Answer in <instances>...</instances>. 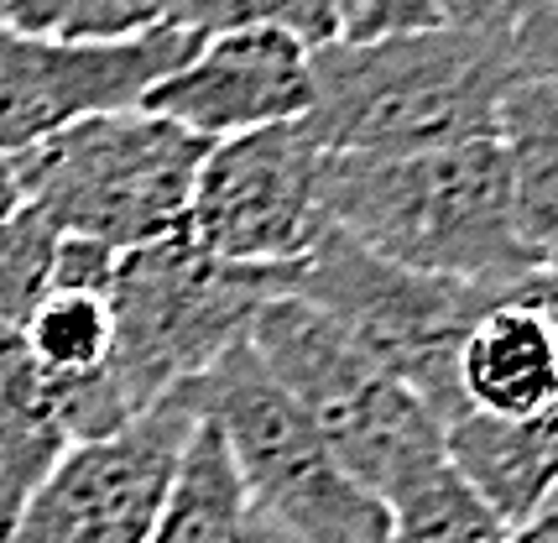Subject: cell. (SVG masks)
Returning a JSON list of instances; mask_svg holds the SVG:
<instances>
[{
    "label": "cell",
    "mask_w": 558,
    "mask_h": 543,
    "mask_svg": "<svg viewBox=\"0 0 558 543\" xmlns=\"http://www.w3.org/2000/svg\"><path fill=\"white\" fill-rule=\"evenodd\" d=\"M308 136L329 157L496 142L501 105L522 84L511 26H428L381 43H329L308 52Z\"/></svg>",
    "instance_id": "cell-1"
},
{
    "label": "cell",
    "mask_w": 558,
    "mask_h": 543,
    "mask_svg": "<svg viewBox=\"0 0 558 543\" xmlns=\"http://www.w3.org/2000/svg\"><path fill=\"white\" fill-rule=\"evenodd\" d=\"M324 215L417 277L507 288L537 267L517 236L501 136L402 157H324Z\"/></svg>",
    "instance_id": "cell-2"
},
{
    "label": "cell",
    "mask_w": 558,
    "mask_h": 543,
    "mask_svg": "<svg viewBox=\"0 0 558 543\" xmlns=\"http://www.w3.org/2000/svg\"><path fill=\"white\" fill-rule=\"evenodd\" d=\"M204 157L209 142L162 116H89L16 157L22 209H32L52 236L95 241L125 256L183 230Z\"/></svg>",
    "instance_id": "cell-3"
},
{
    "label": "cell",
    "mask_w": 558,
    "mask_h": 543,
    "mask_svg": "<svg viewBox=\"0 0 558 543\" xmlns=\"http://www.w3.org/2000/svg\"><path fill=\"white\" fill-rule=\"evenodd\" d=\"M198 419L215 423L256 518L298 543H387L391 518L340 466V455L292 402L251 340L189 382Z\"/></svg>",
    "instance_id": "cell-4"
},
{
    "label": "cell",
    "mask_w": 558,
    "mask_h": 543,
    "mask_svg": "<svg viewBox=\"0 0 558 543\" xmlns=\"http://www.w3.org/2000/svg\"><path fill=\"white\" fill-rule=\"evenodd\" d=\"M288 277L292 267L215 262L183 236L125 251L105 288L116 324L110 387L125 413H146L241 346L271 298H288Z\"/></svg>",
    "instance_id": "cell-5"
},
{
    "label": "cell",
    "mask_w": 558,
    "mask_h": 543,
    "mask_svg": "<svg viewBox=\"0 0 558 543\" xmlns=\"http://www.w3.org/2000/svg\"><path fill=\"white\" fill-rule=\"evenodd\" d=\"M245 340L381 507L391 492L449 460L434 413L303 298H271Z\"/></svg>",
    "instance_id": "cell-6"
},
{
    "label": "cell",
    "mask_w": 558,
    "mask_h": 543,
    "mask_svg": "<svg viewBox=\"0 0 558 543\" xmlns=\"http://www.w3.org/2000/svg\"><path fill=\"white\" fill-rule=\"evenodd\" d=\"M288 298L318 309L350 346H361L387 376H397L444 429L460 413L454 402L460 340L496 298V288L402 272L329 225V236L292 267Z\"/></svg>",
    "instance_id": "cell-7"
},
{
    "label": "cell",
    "mask_w": 558,
    "mask_h": 543,
    "mask_svg": "<svg viewBox=\"0 0 558 543\" xmlns=\"http://www.w3.org/2000/svg\"><path fill=\"white\" fill-rule=\"evenodd\" d=\"M324 157L303 121L219 142L194 178L178 236L215 262L298 267L329 236Z\"/></svg>",
    "instance_id": "cell-8"
},
{
    "label": "cell",
    "mask_w": 558,
    "mask_h": 543,
    "mask_svg": "<svg viewBox=\"0 0 558 543\" xmlns=\"http://www.w3.org/2000/svg\"><path fill=\"white\" fill-rule=\"evenodd\" d=\"M198 429L189 382L110 439L69 445L0 543H146Z\"/></svg>",
    "instance_id": "cell-9"
},
{
    "label": "cell",
    "mask_w": 558,
    "mask_h": 543,
    "mask_svg": "<svg viewBox=\"0 0 558 543\" xmlns=\"http://www.w3.org/2000/svg\"><path fill=\"white\" fill-rule=\"evenodd\" d=\"M198 43L172 22L121 43H58L0 22V157H22L89 116L142 110Z\"/></svg>",
    "instance_id": "cell-10"
},
{
    "label": "cell",
    "mask_w": 558,
    "mask_h": 543,
    "mask_svg": "<svg viewBox=\"0 0 558 543\" xmlns=\"http://www.w3.org/2000/svg\"><path fill=\"white\" fill-rule=\"evenodd\" d=\"M314 105L308 48L282 32H219L204 37L151 95L146 116L183 125L198 142H235L251 131L292 125Z\"/></svg>",
    "instance_id": "cell-11"
},
{
    "label": "cell",
    "mask_w": 558,
    "mask_h": 543,
    "mask_svg": "<svg viewBox=\"0 0 558 543\" xmlns=\"http://www.w3.org/2000/svg\"><path fill=\"white\" fill-rule=\"evenodd\" d=\"M454 419L486 423H533L558 402V335L517 282L496 288L464 329L454 355Z\"/></svg>",
    "instance_id": "cell-12"
},
{
    "label": "cell",
    "mask_w": 558,
    "mask_h": 543,
    "mask_svg": "<svg viewBox=\"0 0 558 543\" xmlns=\"http://www.w3.org/2000/svg\"><path fill=\"white\" fill-rule=\"evenodd\" d=\"M69 445L73 439L58 419L48 376L26 355L22 329H0V539L52 466L69 455Z\"/></svg>",
    "instance_id": "cell-13"
},
{
    "label": "cell",
    "mask_w": 558,
    "mask_h": 543,
    "mask_svg": "<svg viewBox=\"0 0 558 543\" xmlns=\"http://www.w3.org/2000/svg\"><path fill=\"white\" fill-rule=\"evenodd\" d=\"M146 543H271V528L256 518L215 423L198 419Z\"/></svg>",
    "instance_id": "cell-14"
},
{
    "label": "cell",
    "mask_w": 558,
    "mask_h": 543,
    "mask_svg": "<svg viewBox=\"0 0 558 543\" xmlns=\"http://www.w3.org/2000/svg\"><path fill=\"white\" fill-rule=\"evenodd\" d=\"M501 152L517 236L537 267L558 272V99L533 79H522L501 105Z\"/></svg>",
    "instance_id": "cell-15"
},
{
    "label": "cell",
    "mask_w": 558,
    "mask_h": 543,
    "mask_svg": "<svg viewBox=\"0 0 558 543\" xmlns=\"http://www.w3.org/2000/svg\"><path fill=\"white\" fill-rule=\"evenodd\" d=\"M26 355L48 382H95L110 376L116 355V324L105 293H73V288H48L37 309L22 324Z\"/></svg>",
    "instance_id": "cell-16"
},
{
    "label": "cell",
    "mask_w": 558,
    "mask_h": 543,
    "mask_svg": "<svg viewBox=\"0 0 558 543\" xmlns=\"http://www.w3.org/2000/svg\"><path fill=\"white\" fill-rule=\"evenodd\" d=\"M391 533L387 543H507V528L496 522L481 496L460 481V470L434 466L402 492L387 496Z\"/></svg>",
    "instance_id": "cell-17"
},
{
    "label": "cell",
    "mask_w": 558,
    "mask_h": 543,
    "mask_svg": "<svg viewBox=\"0 0 558 543\" xmlns=\"http://www.w3.org/2000/svg\"><path fill=\"white\" fill-rule=\"evenodd\" d=\"M162 22L183 26L194 37H219V32H282L308 52L335 43L329 5L324 0H168Z\"/></svg>",
    "instance_id": "cell-18"
},
{
    "label": "cell",
    "mask_w": 558,
    "mask_h": 543,
    "mask_svg": "<svg viewBox=\"0 0 558 543\" xmlns=\"http://www.w3.org/2000/svg\"><path fill=\"white\" fill-rule=\"evenodd\" d=\"M0 22L58 43H121L162 22V0H5Z\"/></svg>",
    "instance_id": "cell-19"
},
{
    "label": "cell",
    "mask_w": 558,
    "mask_h": 543,
    "mask_svg": "<svg viewBox=\"0 0 558 543\" xmlns=\"http://www.w3.org/2000/svg\"><path fill=\"white\" fill-rule=\"evenodd\" d=\"M52 241L58 236L32 209H16L0 225V329H22L37 298L48 293Z\"/></svg>",
    "instance_id": "cell-20"
},
{
    "label": "cell",
    "mask_w": 558,
    "mask_h": 543,
    "mask_svg": "<svg viewBox=\"0 0 558 543\" xmlns=\"http://www.w3.org/2000/svg\"><path fill=\"white\" fill-rule=\"evenodd\" d=\"M335 43H381V37H408L444 26L434 0H324Z\"/></svg>",
    "instance_id": "cell-21"
},
{
    "label": "cell",
    "mask_w": 558,
    "mask_h": 543,
    "mask_svg": "<svg viewBox=\"0 0 558 543\" xmlns=\"http://www.w3.org/2000/svg\"><path fill=\"white\" fill-rule=\"evenodd\" d=\"M511 48H517V69L522 79L543 84L558 99V11H533L511 22Z\"/></svg>",
    "instance_id": "cell-22"
},
{
    "label": "cell",
    "mask_w": 558,
    "mask_h": 543,
    "mask_svg": "<svg viewBox=\"0 0 558 543\" xmlns=\"http://www.w3.org/2000/svg\"><path fill=\"white\" fill-rule=\"evenodd\" d=\"M449 26H511L501 0H434Z\"/></svg>",
    "instance_id": "cell-23"
},
{
    "label": "cell",
    "mask_w": 558,
    "mask_h": 543,
    "mask_svg": "<svg viewBox=\"0 0 558 543\" xmlns=\"http://www.w3.org/2000/svg\"><path fill=\"white\" fill-rule=\"evenodd\" d=\"M507 543H558V507L548 502V507H543V512H533L522 528H511Z\"/></svg>",
    "instance_id": "cell-24"
},
{
    "label": "cell",
    "mask_w": 558,
    "mask_h": 543,
    "mask_svg": "<svg viewBox=\"0 0 558 543\" xmlns=\"http://www.w3.org/2000/svg\"><path fill=\"white\" fill-rule=\"evenodd\" d=\"M22 209V178H16V157H0V225Z\"/></svg>",
    "instance_id": "cell-25"
},
{
    "label": "cell",
    "mask_w": 558,
    "mask_h": 543,
    "mask_svg": "<svg viewBox=\"0 0 558 543\" xmlns=\"http://www.w3.org/2000/svg\"><path fill=\"white\" fill-rule=\"evenodd\" d=\"M507 5V16L517 22V16H533V11H558V0H501Z\"/></svg>",
    "instance_id": "cell-26"
},
{
    "label": "cell",
    "mask_w": 558,
    "mask_h": 543,
    "mask_svg": "<svg viewBox=\"0 0 558 543\" xmlns=\"http://www.w3.org/2000/svg\"><path fill=\"white\" fill-rule=\"evenodd\" d=\"M162 11H168V0H162Z\"/></svg>",
    "instance_id": "cell-27"
},
{
    "label": "cell",
    "mask_w": 558,
    "mask_h": 543,
    "mask_svg": "<svg viewBox=\"0 0 558 543\" xmlns=\"http://www.w3.org/2000/svg\"><path fill=\"white\" fill-rule=\"evenodd\" d=\"M0 11H5V0H0Z\"/></svg>",
    "instance_id": "cell-28"
}]
</instances>
